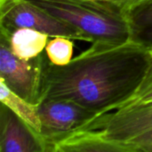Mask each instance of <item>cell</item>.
<instances>
[{
	"instance_id": "cell-5",
	"label": "cell",
	"mask_w": 152,
	"mask_h": 152,
	"mask_svg": "<svg viewBox=\"0 0 152 152\" xmlns=\"http://www.w3.org/2000/svg\"><path fill=\"white\" fill-rule=\"evenodd\" d=\"M45 54V50L35 58L20 59L12 52L8 40L0 36V80L13 92L34 105L41 102Z\"/></svg>"
},
{
	"instance_id": "cell-14",
	"label": "cell",
	"mask_w": 152,
	"mask_h": 152,
	"mask_svg": "<svg viewBox=\"0 0 152 152\" xmlns=\"http://www.w3.org/2000/svg\"><path fill=\"white\" fill-rule=\"evenodd\" d=\"M106 1H109L110 3L116 4L118 7H119L125 15V13L128 9H130L132 6L137 4H140L142 2H145L147 0H106Z\"/></svg>"
},
{
	"instance_id": "cell-8",
	"label": "cell",
	"mask_w": 152,
	"mask_h": 152,
	"mask_svg": "<svg viewBox=\"0 0 152 152\" xmlns=\"http://www.w3.org/2000/svg\"><path fill=\"white\" fill-rule=\"evenodd\" d=\"M46 140L54 142L68 152H142L128 145L110 141L97 130L86 127Z\"/></svg>"
},
{
	"instance_id": "cell-12",
	"label": "cell",
	"mask_w": 152,
	"mask_h": 152,
	"mask_svg": "<svg viewBox=\"0 0 152 152\" xmlns=\"http://www.w3.org/2000/svg\"><path fill=\"white\" fill-rule=\"evenodd\" d=\"M74 44L71 39L58 36L48 39L45 53L50 62L58 66L68 65L73 58Z\"/></svg>"
},
{
	"instance_id": "cell-11",
	"label": "cell",
	"mask_w": 152,
	"mask_h": 152,
	"mask_svg": "<svg viewBox=\"0 0 152 152\" xmlns=\"http://www.w3.org/2000/svg\"><path fill=\"white\" fill-rule=\"evenodd\" d=\"M0 101L13 112L23 123L41 134L42 125L38 114V105H34L10 90L0 80Z\"/></svg>"
},
{
	"instance_id": "cell-2",
	"label": "cell",
	"mask_w": 152,
	"mask_h": 152,
	"mask_svg": "<svg viewBox=\"0 0 152 152\" xmlns=\"http://www.w3.org/2000/svg\"><path fill=\"white\" fill-rule=\"evenodd\" d=\"M53 17L83 31L97 46L130 40L124 13L105 0H28Z\"/></svg>"
},
{
	"instance_id": "cell-6",
	"label": "cell",
	"mask_w": 152,
	"mask_h": 152,
	"mask_svg": "<svg viewBox=\"0 0 152 152\" xmlns=\"http://www.w3.org/2000/svg\"><path fill=\"white\" fill-rule=\"evenodd\" d=\"M38 114L45 139L76 131L101 116L67 99H45L38 105Z\"/></svg>"
},
{
	"instance_id": "cell-4",
	"label": "cell",
	"mask_w": 152,
	"mask_h": 152,
	"mask_svg": "<svg viewBox=\"0 0 152 152\" xmlns=\"http://www.w3.org/2000/svg\"><path fill=\"white\" fill-rule=\"evenodd\" d=\"M27 28L71 39L90 42V39L76 27L63 22L28 0H0V36L8 38L15 30Z\"/></svg>"
},
{
	"instance_id": "cell-13",
	"label": "cell",
	"mask_w": 152,
	"mask_h": 152,
	"mask_svg": "<svg viewBox=\"0 0 152 152\" xmlns=\"http://www.w3.org/2000/svg\"><path fill=\"white\" fill-rule=\"evenodd\" d=\"M149 61L145 76L134 94L131 102H149L152 101V48L149 49ZM127 103V104H128Z\"/></svg>"
},
{
	"instance_id": "cell-9",
	"label": "cell",
	"mask_w": 152,
	"mask_h": 152,
	"mask_svg": "<svg viewBox=\"0 0 152 152\" xmlns=\"http://www.w3.org/2000/svg\"><path fill=\"white\" fill-rule=\"evenodd\" d=\"M130 40L146 49L152 48V0L132 6L125 13Z\"/></svg>"
},
{
	"instance_id": "cell-3",
	"label": "cell",
	"mask_w": 152,
	"mask_h": 152,
	"mask_svg": "<svg viewBox=\"0 0 152 152\" xmlns=\"http://www.w3.org/2000/svg\"><path fill=\"white\" fill-rule=\"evenodd\" d=\"M103 137L142 152H152V101L131 102L87 124Z\"/></svg>"
},
{
	"instance_id": "cell-1",
	"label": "cell",
	"mask_w": 152,
	"mask_h": 152,
	"mask_svg": "<svg viewBox=\"0 0 152 152\" xmlns=\"http://www.w3.org/2000/svg\"><path fill=\"white\" fill-rule=\"evenodd\" d=\"M148 61V49L131 40L115 46L92 44L63 66L52 64L45 53L41 102L67 99L99 115L114 111L132 100Z\"/></svg>"
},
{
	"instance_id": "cell-15",
	"label": "cell",
	"mask_w": 152,
	"mask_h": 152,
	"mask_svg": "<svg viewBox=\"0 0 152 152\" xmlns=\"http://www.w3.org/2000/svg\"><path fill=\"white\" fill-rule=\"evenodd\" d=\"M46 147H45V152H68L65 151L63 148H61L60 145L55 143L53 141L46 140Z\"/></svg>"
},
{
	"instance_id": "cell-10",
	"label": "cell",
	"mask_w": 152,
	"mask_h": 152,
	"mask_svg": "<svg viewBox=\"0 0 152 152\" xmlns=\"http://www.w3.org/2000/svg\"><path fill=\"white\" fill-rule=\"evenodd\" d=\"M5 39L9 42L12 52L17 57L28 60L40 56L45 50L50 36L39 30L21 28L13 30Z\"/></svg>"
},
{
	"instance_id": "cell-7",
	"label": "cell",
	"mask_w": 152,
	"mask_h": 152,
	"mask_svg": "<svg viewBox=\"0 0 152 152\" xmlns=\"http://www.w3.org/2000/svg\"><path fill=\"white\" fill-rule=\"evenodd\" d=\"M46 141L4 105L0 108V152H45Z\"/></svg>"
}]
</instances>
